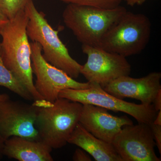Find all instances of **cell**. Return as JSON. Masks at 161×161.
<instances>
[{
    "label": "cell",
    "mask_w": 161,
    "mask_h": 161,
    "mask_svg": "<svg viewBox=\"0 0 161 161\" xmlns=\"http://www.w3.org/2000/svg\"><path fill=\"white\" fill-rule=\"evenodd\" d=\"M127 11L68 4L62 14L64 23L82 44L99 47L107 32Z\"/></svg>",
    "instance_id": "3957f363"
},
{
    "label": "cell",
    "mask_w": 161,
    "mask_h": 161,
    "mask_svg": "<svg viewBox=\"0 0 161 161\" xmlns=\"http://www.w3.org/2000/svg\"><path fill=\"white\" fill-rule=\"evenodd\" d=\"M91 83L85 89H66L60 91L59 97L79 103L90 104L115 112H122L131 115L138 123L152 124L158 112L153 104H137L125 101L106 92L98 84Z\"/></svg>",
    "instance_id": "8992f818"
},
{
    "label": "cell",
    "mask_w": 161,
    "mask_h": 161,
    "mask_svg": "<svg viewBox=\"0 0 161 161\" xmlns=\"http://www.w3.org/2000/svg\"><path fill=\"white\" fill-rule=\"evenodd\" d=\"M25 10L29 19L26 26L28 38L40 44L44 59L71 78H78L82 65L71 57L58 36L60 29L55 30L52 27L45 14L36 8L33 1L26 5Z\"/></svg>",
    "instance_id": "277c9868"
},
{
    "label": "cell",
    "mask_w": 161,
    "mask_h": 161,
    "mask_svg": "<svg viewBox=\"0 0 161 161\" xmlns=\"http://www.w3.org/2000/svg\"><path fill=\"white\" fill-rule=\"evenodd\" d=\"M33 0H0V11L11 19Z\"/></svg>",
    "instance_id": "2e32d148"
},
{
    "label": "cell",
    "mask_w": 161,
    "mask_h": 161,
    "mask_svg": "<svg viewBox=\"0 0 161 161\" xmlns=\"http://www.w3.org/2000/svg\"><path fill=\"white\" fill-rule=\"evenodd\" d=\"M151 24L142 14L127 11L104 37L99 47L127 58L138 54L150 41Z\"/></svg>",
    "instance_id": "5b68a950"
},
{
    "label": "cell",
    "mask_w": 161,
    "mask_h": 161,
    "mask_svg": "<svg viewBox=\"0 0 161 161\" xmlns=\"http://www.w3.org/2000/svg\"><path fill=\"white\" fill-rule=\"evenodd\" d=\"M52 151L40 140L13 136L4 142L3 155L19 161H53Z\"/></svg>",
    "instance_id": "4fadbf2b"
},
{
    "label": "cell",
    "mask_w": 161,
    "mask_h": 161,
    "mask_svg": "<svg viewBox=\"0 0 161 161\" xmlns=\"http://www.w3.org/2000/svg\"><path fill=\"white\" fill-rule=\"evenodd\" d=\"M9 19L3 13L0 11V34L4 26L8 23Z\"/></svg>",
    "instance_id": "44dd1931"
},
{
    "label": "cell",
    "mask_w": 161,
    "mask_h": 161,
    "mask_svg": "<svg viewBox=\"0 0 161 161\" xmlns=\"http://www.w3.org/2000/svg\"><path fill=\"white\" fill-rule=\"evenodd\" d=\"M37 107L35 126L40 140L52 149L64 147L79 123L82 104L59 97L53 102L34 101Z\"/></svg>",
    "instance_id": "7a4b0ae2"
},
{
    "label": "cell",
    "mask_w": 161,
    "mask_h": 161,
    "mask_svg": "<svg viewBox=\"0 0 161 161\" xmlns=\"http://www.w3.org/2000/svg\"><path fill=\"white\" fill-rule=\"evenodd\" d=\"M28 20L25 9L9 20L0 34V53L5 66L29 91L34 101L42 100L33 83L31 47L26 32Z\"/></svg>",
    "instance_id": "6da1fadb"
},
{
    "label": "cell",
    "mask_w": 161,
    "mask_h": 161,
    "mask_svg": "<svg viewBox=\"0 0 161 161\" xmlns=\"http://www.w3.org/2000/svg\"><path fill=\"white\" fill-rule=\"evenodd\" d=\"M129 6H133L135 5H141L148 0H124Z\"/></svg>",
    "instance_id": "7402d4cb"
},
{
    "label": "cell",
    "mask_w": 161,
    "mask_h": 161,
    "mask_svg": "<svg viewBox=\"0 0 161 161\" xmlns=\"http://www.w3.org/2000/svg\"><path fill=\"white\" fill-rule=\"evenodd\" d=\"M68 143L76 145L96 161H122L112 144L97 138L78 123Z\"/></svg>",
    "instance_id": "5bb4252c"
},
{
    "label": "cell",
    "mask_w": 161,
    "mask_h": 161,
    "mask_svg": "<svg viewBox=\"0 0 161 161\" xmlns=\"http://www.w3.org/2000/svg\"><path fill=\"white\" fill-rule=\"evenodd\" d=\"M81 49L87 59L82 65L80 74L89 82L103 88L119 78L130 75L131 66L125 57L99 47L82 44Z\"/></svg>",
    "instance_id": "ba28073f"
},
{
    "label": "cell",
    "mask_w": 161,
    "mask_h": 161,
    "mask_svg": "<svg viewBox=\"0 0 161 161\" xmlns=\"http://www.w3.org/2000/svg\"><path fill=\"white\" fill-rule=\"evenodd\" d=\"M73 160L75 161H91L92 158L84 150L77 149L73 156Z\"/></svg>",
    "instance_id": "d6986e66"
},
{
    "label": "cell",
    "mask_w": 161,
    "mask_h": 161,
    "mask_svg": "<svg viewBox=\"0 0 161 161\" xmlns=\"http://www.w3.org/2000/svg\"><path fill=\"white\" fill-rule=\"evenodd\" d=\"M153 123L161 125V110L158 112L155 119L153 121Z\"/></svg>",
    "instance_id": "603a6c76"
},
{
    "label": "cell",
    "mask_w": 161,
    "mask_h": 161,
    "mask_svg": "<svg viewBox=\"0 0 161 161\" xmlns=\"http://www.w3.org/2000/svg\"><path fill=\"white\" fill-rule=\"evenodd\" d=\"M9 95L7 94H0V101L9 99Z\"/></svg>",
    "instance_id": "d4e9b609"
},
{
    "label": "cell",
    "mask_w": 161,
    "mask_h": 161,
    "mask_svg": "<svg viewBox=\"0 0 161 161\" xmlns=\"http://www.w3.org/2000/svg\"><path fill=\"white\" fill-rule=\"evenodd\" d=\"M30 44L32 70L36 78L35 88L43 99L53 102L59 98L62 90L85 89L91 86L89 81L78 82L47 62L42 56V48L37 42H32Z\"/></svg>",
    "instance_id": "52a82bcc"
},
{
    "label": "cell",
    "mask_w": 161,
    "mask_h": 161,
    "mask_svg": "<svg viewBox=\"0 0 161 161\" xmlns=\"http://www.w3.org/2000/svg\"><path fill=\"white\" fill-rule=\"evenodd\" d=\"M0 86L5 87L26 100L34 98L23 84L15 77L3 63L0 53Z\"/></svg>",
    "instance_id": "9a60e30c"
},
{
    "label": "cell",
    "mask_w": 161,
    "mask_h": 161,
    "mask_svg": "<svg viewBox=\"0 0 161 161\" xmlns=\"http://www.w3.org/2000/svg\"><path fill=\"white\" fill-rule=\"evenodd\" d=\"M112 144L122 161H160L156 154L155 141L150 125H125Z\"/></svg>",
    "instance_id": "9c48e42d"
},
{
    "label": "cell",
    "mask_w": 161,
    "mask_h": 161,
    "mask_svg": "<svg viewBox=\"0 0 161 161\" xmlns=\"http://www.w3.org/2000/svg\"><path fill=\"white\" fill-rule=\"evenodd\" d=\"M4 142L0 137V158H2L3 155V149L4 147Z\"/></svg>",
    "instance_id": "cb8c5ba5"
},
{
    "label": "cell",
    "mask_w": 161,
    "mask_h": 161,
    "mask_svg": "<svg viewBox=\"0 0 161 161\" xmlns=\"http://www.w3.org/2000/svg\"><path fill=\"white\" fill-rule=\"evenodd\" d=\"M161 80L160 72H152L137 78L129 75L119 78L103 88L120 99L131 98L139 100L143 104H151L161 90Z\"/></svg>",
    "instance_id": "8fae6325"
},
{
    "label": "cell",
    "mask_w": 161,
    "mask_h": 161,
    "mask_svg": "<svg viewBox=\"0 0 161 161\" xmlns=\"http://www.w3.org/2000/svg\"><path fill=\"white\" fill-rule=\"evenodd\" d=\"M157 112L161 110V90L159 91L153 103Z\"/></svg>",
    "instance_id": "ffe728a7"
},
{
    "label": "cell",
    "mask_w": 161,
    "mask_h": 161,
    "mask_svg": "<svg viewBox=\"0 0 161 161\" xmlns=\"http://www.w3.org/2000/svg\"><path fill=\"white\" fill-rule=\"evenodd\" d=\"M37 107L11 100L0 101V137L5 142L13 136L40 140L36 126Z\"/></svg>",
    "instance_id": "30bf717a"
},
{
    "label": "cell",
    "mask_w": 161,
    "mask_h": 161,
    "mask_svg": "<svg viewBox=\"0 0 161 161\" xmlns=\"http://www.w3.org/2000/svg\"><path fill=\"white\" fill-rule=\"evenodd\" d=\"M156 146L158 149L159 153L161 154V125L153 123L150 125Z\"/></svg>",
    "instance_id": "ac0fdd59"
},
{
    "label": "cell",
    "mask_w": 161,
    "mask_h": 161,
    "mask_svg": "<svg viewBox=\"0 0 161 161\" xmlns=\"http://www.w3.org/2000/svg\"><path fill=\"white\" fill-rule=\"evenodd\" d=\"M61 2L75 5L93 6L103 9H112L120 6L123 0H60Z\"/></svg>",
    "instance_id": "e0dca14e"
},
{
    "label": "cell",
    "mask_w": 161,
    "mask_h": 161,
    "mask_svg": "<svg viewBox=\"0 0 161 161\" xmlns=\"http://www.w3.org/2000/svg\"><path fill=\"white\" fill-rule=\"evenodd\" d=\"M79 123L92 135L112 144L116 135L125 125H133L127 116H114L102 107L82 104Z\"/></svg>",
    "instance_id": "7c38bea8"
}]
</instances>
